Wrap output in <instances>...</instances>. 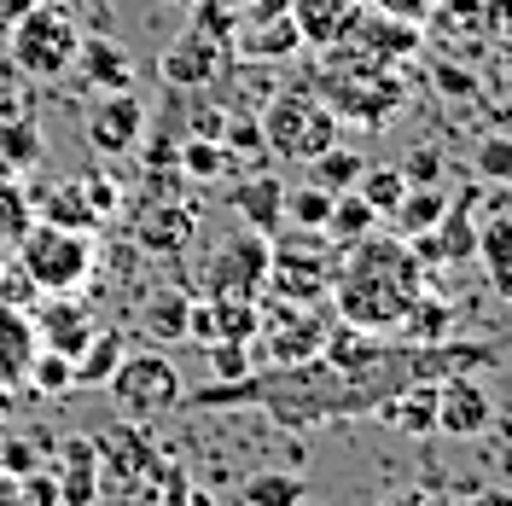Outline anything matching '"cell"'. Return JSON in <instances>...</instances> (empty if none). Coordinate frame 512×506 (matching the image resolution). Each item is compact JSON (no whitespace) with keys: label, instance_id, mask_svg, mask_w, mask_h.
<instances>
[{"label":"cell","instance_id":"obj_1","mask_svg":"<svg viewBox=\"0 0 512 506\" xmlns=\"http://www.w3.org/2000/svg\"><path fill=\"white\" fill-rule=\"evenodd\" d=\"M419 303V256H408V239H355V256L338 274V315L355 332H384Z\"/></svg>","mask_w":512,"mask_h":506},{"label":"cell","instance_id":"obj_2","mask_svg":"<svg viewBox=\"0 0 512 506\" xmlns=\"http://www.w3.org/2000/svg\"><path fill=\"white\" fill-rule=\"evenodd\" d=\"M320 59V53H315ZM408 64H350V59H320L315 94L326 99V111L338 123L361 128H390L408 105Z\"/></svg>","mask_w":512,"mask_h":506},{"label":"cell","instance_id":"obj_3","mask_svg":"<svg viewBox=\"0 0 512 506\" xmlns=\"http://www.w3.org/2000/svg\"><path fill=\"white\" fill-rule=\"evenodd\" d=\"M76 47H82V30H76V18L59 12V6H24L12 24H6V59L18 76H30V82H59L70 76V64H76Z\"/></svg>","mask_w":512,"mask_h":506},{"label":"cell","instance_id":"obj_4","mask_svg":"<svg viewBox=\"0 0 512 506\" xmlns=\"http://www.w3.org/2000/svg\"><path fill=\"white\" fill-rule=\"evenodd\" d=\"M256 128H262V152H274L286 163H309L315 152H326L338 140V117L326 111V99L315 88H280L262 105Z\"/></svg>","mask_w":512,"mask_h":506},{"label":"cell","instance_id":"obj_5","mask_svg":"<svg viewBox=\"0 0 512 506\" xmlns=\"http://www.w3.org/2000/svg\"><path fill=\"white\" fill-rule=\"evenodd\" d=\"M94 233H76V227H53V222H30L24 227V239H18V251L12 262L30 274L47 297H70V291H82L88 274H94Z\"/></svg>","mask_w":512,"mask_h":506},{"label":"cell","instance_id":"obj_6","mask_svg":"<svg viewBox=\"0 0 512 506\" xmlns=\"http://www.w3.org/2000/svg\"><path fill=\"white\" fill-rule=\"evenodd\" d=\"M105 390H111V402H117L128 419H158V413L181 408V396H187V384H181V373H175V361L158 355V349L123 355L117 373L105 379Z\"/></svg>","mask_w":512,"mask_h":506},{"label":"cell","instance_id":"obj_7","mask_svg":"<svg viewBox=\"0 0 512 506\" xmlns=\"http://www.w3.org/2000/svg\"><path fill=\"white\" fill-rule=\"evenodd\" d=\"M233 64H239L233 41H216L210 30L187 24V30H181L175 41H169V47H163L158 76L169 82V88H210V82H222Z\"/></svg>","mask_w":512,"mask_h":506},{"label":"cell","instance_id":"obj_8","mask_svg":"<svg viewBox=\"0 0 512 506\" xmlns=\"http://www.w3.org/2000/svg\"><path fill=\"white\" fill-rule=\"evenodd\" d=\"M268 256H274V239L268 233H233L216 245V262H210V291L216 297H262L268 285Z\"/></svg>","mask_w":512,"mask_h":506},{"label":"cell","instance_id":"obj_9","mask_svg":"<svg viewBox=\"0 0 512 506\" xmlns=\"http://www.w3.org/2000/svg\"><path fill=\"white\" fill-rule=\"evenodd\" d=\"M82 134H88V146H94L99 158H123V152L140 146V134H146V105L134 99V88H123V94H94Z\"/></svg>","mask_w":512,"mask_h":506},{"label":"cell","instance_id":"obj_10","mask_svg":"<svg viewBox=\"0 0 512 506\" xmlns=\"http://www.w3.org/2000/svg\"><path fill=\"white\" fill-rule=\"evenodd\" d=\"M94 448H99V466H111V472L123 477V495H140V483L163 477V466H169L158 448H152V437L134 431V425L111 431V437H94Z\"/></svg>","mask_w":512,"mask_h":506},{"label":"cell","instance_id":"obj_11","mask_svg":"<svg viewBox=\"0 0 512 506\" xmlns=\"http://www.w3.org/2000/svg\"><path fill=\"white\" fill-rule=\"evenodd\" d=\"M227 210L251 227V233H268V239H274L280 222H286V181L268 175V169H251L245 181L227 187Z\"/></svg>","mask_w":512,"mask_h":506},{"label":"cell","instance_id":"obj_12","mask_svg":"<svg viewBox=\"0 0 512 506\" xmlns=\"http://www.w3.org/2000/svg\"><path fill=\"white\" fill-rule=\"evenodd\" d=\"M70 70H76V82L88 94H123V88H134V59H128L123 41H111V35H82Z\"/></svg>","mask_w":512,"mask_h":506},{"label":"cell","instance_id":"obj_13","mask_svg":"<svg viewBox=\"0 0 512 506\" xmlns=\"http://www.w3.org/2000/svg\"><path fill=\"white\" fill-rule=\"evenodd\" d=\"M361 12H367V0H291L286 6V18L297 24L309 53H326L332 41H344Z\"/></svg>","mask_w":512,"mask_h":506},{"label":"cell","instance_id":"obj_14","mask_svg":"<svg viewBox=\"0 0 512 506\" xmlns=\"http://www.w3.org/2000/svg\"><path fill=\"white\" fill-rule=\"evenodd\" d=\"M489 390L472 379H448L437 384V431L443 437H478V431H489Z\"/></svg>","mask_w":512,"mask_h":506},{"label":"cell","instance_id":"obj_15","mask_svg":"<svg viewBox=\"0 0 512 506\" xmlns=\"http://www.w3.org/2000/svg\"><path fill=\"white\" fill-rule=\"evenodd\" d=\"M59 501L64 506H94L99 489H105V477H99V448L94 437H64L59 448Z\"/></svg>","mask_w":512,"mask_h":506},{"label":"cell","instance_id":"obj_16","mask_svg":"<svg viewBox=\"0 0 512 506\" xmlns=\"http://www.w3.org/2000/svg\"><path fill=\"white\" fill-rule=\"evenodd\" d=\"M233 53H239V59L280 64V59H291V53H303V35H297V24H291L286 12H280V18H239Z\"/></svg>","mask_w":512,"mask_h":506},{"label":"cell","instance_id":"obj_17","mask_svg":"<svg viewBox=\"0 0 512 506\" xmlns=\"http://www.w3.org/2000/svg\"><path fill=\"white\" fill-rule=\"evenodd\" d=\"M99 326L88 320V303H70V297H59V303H47L41 309V349H59V355H82V344L94 338Z\"/></svg>","mask_w":512,"mask_h":506},{"label":"cell","instance_id":"obj_18","mask_svg":"<svg viewBox=\"0 0 512 506\" xmlns=\"http://www.w3.org/2000/svg\"><path fill=\"white\" fill-rule=\"evenodd\" d=\"M41 222H53V227H76V233H99V216L94 204H88V192H82V181H64V187H41L35 192V204H30Z\"/></svg>","mask_w":512,"mask_h":506},{"label":"cell","instance_id":"obj_19","mask_svg":"<svg viewBox=\"0 0 512 506\" xmlns=\"http://www.w3.org/2000/svg\"><path fill=\"white\" fill-rule=\"evenodd\" d=\"M192 227H198L192 204H146V210H140V245L175 256L192 239Z\"/></svg>","mask_w":512,"mask_h":506},{"label":"cell","instance_id":"obj_20","mask_svg":"<svg viewBox=\"0 0 512 506\" xmlns=\"http://www.w3.org/2000/svg\"><path fill=\"white\" fill-rule=\"evenodd\" d=\"M117 361H123V332L117 326H99L94 338L82 344V355L70 361L76 367V390H105V379L117 373Z\"/></svg>","mask_w":512,"mask_h":506},{"label":"cell","instance_id":"obj_21","mask_svg":"<svg viewBox=\"0 0 512 506\" xmlns=\"http://www.w3.org/2000/svg\"><path fill=\"white\" fill-rule=\"evenodd\" d=\"M443 210H448V192L443 187H408V192H402V204H396L384 222H396L402 239H419V233H431V227L443 222Z\"/></svg>","mask_w":512,"mask_h":506},{"label":"cell","instance_id":"obj_22","mask_svg":"<svg viewBox=\"0 0 512 506\" xmlns=\"http://www.w3.org/2000/svg\"><path fill=\"white\" fill-rule=\"evenodd\" d=\"M41 163V128L30 111H6L0 117V169H35Z\"/></svg>","mask_w":512,"mask_h":506},{"label":"cell","instance_id":"obj_23","mask_svg":"<svg viewBox=\"0 0 512 506\" xmlns=\"http://www.w3.org/2000/svg\"><path fill=\"white\" fill-rule=\"evenodd\" d=\"M466 210H472V198L448 204L443 222L431 227V233H437V239H431V245H437V262H466V256H478V227H472Z\"/></svg>","mask_w":512,"mask_h":506},{"label":"cell","instance_id":"obj_24","mask_svg":"<svg viewBox=\"0 0 512 506\" xmlns=\"http://www.w3.org/2000/svg\"><path fill=\"white\" fill-rule=\"evenodd\" d=\"M210 326H216V338L256 344V332H262V309H256V297H210ZM216 338H210V344H216Z\"/></svg>","mask_w":512,"mask_h":506},{"label":"cell","instance_id":"obj_25","mask_svg":"<svg viewBox=\"0 0 512 506\" xmlns=\"http://www.w3.org/2000/svg\"><path fill=\"white\" fill-rule=\"evenodd\" d=\"M187 315H192V297H181V291H158V297H146L140 326H146L158 344H181V338H187Z\"/></svg>","mask_w":512,"mask_h":506},{"label":"cell","instance_id":"obj_26","mask_svg":"<svg viewBox=\"0 0 512 506\" xmlns=\"http://www.w3.org/2000/svg\"><path fill=\"white\" fill-rule=\"evenodd\" d=\"M361 169H367V158L332 140L326 152H315V158H309V181H315V187H326V192H350L355 181H361Z\"/></svg>","mask_w":512,"mask_h":506},{"label":"cell","instance_id":"obj_27","mask_svg":"<svg viewBox=\"0 0 512 506\" xmlns=\"http://www.w3.org/2000/svg\"><path fill=\"white\" fill-rule=\"evenodd\" d=\"M373 227H379V216H373V204H367V198H361L355 187L332 198V216H326V233H332L338 245H355V239H367Z\"/></svg>","mask_w":512,"mask_h":506},{"label":"cell","instance_id":"obj_28","mask_svg":"<svg viewBox=\"0 0 512 506\" xmlns=\"http://www.w3.org/2000/svg\"><path fill=\"white\" fill-rule=\"evenodd\" d=\"M227 163H239V158L227 152L222 140H204V134H192L187 146L175 152V169H181L187 181H222V175H227Z\"/></svg>","mask_w":512,"mask_h":506},{"label":"cell","instance_id":"obj_29","mask_svg":"<svg viewBox=\"0 0 512 506\" xmlns=\"http://www.w3.org/2000/svg\"><path fill=\"white\" fill-rule=\"evenodd\" d=\"M332 198H338V192L315 187V181L291 187V192H286V222L297 227V233H326V216H332Z\"/></svg>","mask_w":512,"mask_h":506},{"label":"cell","instance_id":"obj_30","mask_svg":"<svg viewBox=\"0 0 512 506\" xmlns=\"http://www.w3.org/2000/svg\"><path fill=\"white\" fill-rule=\"evenodd\" d=\"M355 192H361V198L373 204V216L384 222V216H390V210L402 204L408 181H402V169H396V163H367V169H361V181H355Z\"/></svg>","mask_w":512,"mask_h":506},{"label":"cell","instance_id":"obj_31","mask_svg":"<svg viewBox=\"0 0 512 506\" xmlns=\"http://www.w3.org/2000/svg\"><path fill=\"white\" fill-rule=\"evenodd\" d=\"M309 501V483L297 472H256L245 483V506H303Z\"/></svg>","mask_w":512,"mask_h":506},{"label":"cell","instance_id":"obj_32","mask_svg":"<svg viewBox=\"0 0 512 506\" xmlns=\"http://www.w3.org/2000/svg\"><path fill=\"white\" fill-rule=\"evenodd\" d=\"M431 88H437L448 105H472V99L483 94V76L466 59H448V53H443V59L431 64Z\"/></svg>","mask_w":512,"mask_h":506},{"label":"cell","instance_id":"obj_33","mask_svg":"<svg viewBox=\"0 0 512 506\" xmlns=\"http://www.w3.org/2000/svg\"><path fill=\"white\" fill-rule=\"evenodd\" d=\"M384 419H390V425H402V431H437V384L408 390L402 402H390V408H384Z\"/></svg>","mask_w":512,"mask_h":506},{"label":"cell","instance_id":"obj_34","mask_svg":"<svg viewBox=\"0 0 512 506\" xmlns=\"http://www.w3.org/2000/svg\"><path fill=\"white\" fill-rule=\"evenodd\" d=\"M24 373H30V384L41 390V396H64V390H76V367H70V355H59V349H35Z\"/></svg>","mask_w":512,"mask_h":506},{"label":"cell","instance_id":"obj_35","mask_svg":"<svg viewBox=\"0 0 512 506\" xmlns=\"http://www.w3.org/2000/svg\"><path fill=\"white\" fill-rule=\"evenodd\" d=\"M472 169L489 187H512V134H483L478 152H472Z\"/></svg>","mask_w":512,"mask_h":506},{"label":"cell","instance_id":"obj_36","mask_svg":"<svg viewBox=\"0 0 512 506\" xmlns=\"http://www.w3.org/2000/svg\"><path fill=\"white\" fill-rule=\"evenodd\" d=\"M24 227H30V198L12 187V181H0V262L18 251Z\"/></svg>","mask_w":512,"mask_h":506},{"label":"cell","instance_id":"obj_37","mask_svg":"<svg viewBox=\"0 0 512 506\" xmlns=\"http://www.w3.org/2000/svg\"><path fill=\"white\" fill-rule=\"evenodd\" d=\"M204 361H210V379H251V344H233V338H216V344H204Z\"/></svg>","mask_w":512,"mask_h":506},{"label":"cell","instance_id":"obj_38","mask_svg":"<svg viewBox=\"0 0 512 506\" xmlns=\"http://www.w3.org/2000/svg\"><path fill=\"white\" fill-rule=\"evenodd\" d=\"M478 262H483V268L512 262V210H495V216L478 227Z\"/></svg>","mask_w":512,"mask_h":506},{"label":"cell","instance_id":"obj_39","mask_svg":"<svg viewBox=\"0 0 512 506\" xmlns=\"http://www.w3.org/2000/svg\"><path fill=\"white\" fill-rule=\"evenodd\" d=\"M396 169H402L408 187H443V152H437V146H414Z\"/></svg>","mask_w":512,"mask_h":506},{"label":"cell","instance_id":"obj_40","mask_svg":"<svg viewBox=\"0 0 512 506\" xmlns=\"http://www.w3.org/2000/svg\"><path fill=\"white\" fill-rule=\"evenodd\" d=\"M35 297H41V285H35L30 274H24V268H18V262H12V268H6V274H0V303H6V309H18V315H24V309H35Z\"/></svg>","mask_w":512,"mask_h":506},{"label":"cell","instance_id":"obj_41","mask_svg":"<svg viewBox=\"0 0 512 506\" xmlns=\"http://www.w3.org/2000/svg\"><path fill=\"white\" fill-rule=\"evenodd\" d=\"M18 495H24V506H64L59 501V477H53V472H35V466L18 477Z\"/></svg>","mask_w":512,"mask_h":506},{"label":"cell","instance_id":"obj_42","mask_svg":"<svg viewBox=\"0 0 512 506\" xmlns=\"http://www.w3.org/2000/svg\"><path fill=\"white\" fill-rule=\"evenodd\" d=\"M163 489H169V495H163L158 506H216L204 489H192L187 472H175V466H163Z\"/></svg>","mask_w":512,"mask_h":506},{"label":"cell","instance_id":"obj_43","mask_svg":"<svg viewBox=\"0 0 512 506\" xmlns=\"http://www.w3.org/2000/svg\"><path fill=\"white\" fill-rule=\"evenodd\" d=\"M82 192H88V204H94L99 216L117 210V181H111L105 169H88V175H82Z\"/></svg>","mask_w":512,"mask_h":506},{"label":"cell","instance_id":"obj_44","mask_svg":"<svg viewBox=\"0 0 512 506\" xmlns=\"http://www.w3.org/2000/svg\"><path fill=\"white\" fill-rule=\"evenodd\" d=\"M367 6H379L390 18H408V24H425V12H431L437 0H367Z\"/></svg>","mask_w":512,"mask_h":506},{"label":"cell","instance_id":"obj_45","mask_svg":"<svg viewBox=\"0 0 512 506\" xmlns=\"http://www.w3.org/2000/svg\"><path fill=\"white\" fill-rule=\"evenodd\" d=\"M483 24H489V41L512 35V0H483Z\"/></svg>","mask_w":512,"mask_h":506},{"label":"cell","instance_id":"obj_46","mask_svg":"<svg viewBox=\"0 0 512 506\" xmlns=\"http://www.w3.org/2000/svg\"><path fill=\"white\" fill-rule=\"evenodd\" d=\"M408 326H414V332H443V320H448V309L443 303H437V309H414V303H408Z\"/></svg>","mask_w":512,"mask_h":506},{"label":"cell","instance_id":"obj_47","mask_svg":"<svg viewBox=\"0 0 512 506\" xmlns=\"http://www.w3.org/2000/svg\"><path fill=\"white\" fill-rule=\"evenodd\" d=\"M222 128H227V111L216 105V111H198L192 117V134H204V140H222Z\"/></svg>","mask_w":512,"mask_h":506},{"label":"cell","instance_id":"obj_48","mask_svg":"<svg viewBox=\"0 0 512 506\" xmlns=\"http://www.w3.org/2000/svg\"><path fill=\"white\" fill-rule=\"evenodd\" d=\"M454 506H512L507 489H472V495H460Z\"/></svg>","mask_w":512,"mask_h":506},{"label":"cell","instance_id":"obj_49","mask_svg":"<svg viewBox=\"0 0 512 506\" xmlns=\"http://www.w3.org/2000/svg\"><path fill=\"white\" fill-rule=\"evenodd\" d=\"M489 285H495V297H501V303H512V262L489 268Z\"/></svg>","mask_w":512,"mask_h":506},{"label":"cell","instance_id":"obj_50","mask_svg":"<svg viewBox=\"0 0 512 506\" xmlns=\"http://www.w3.org/2000/svg\"><path fill=\"white\" fill-rule=\"evenodd\" d=\"M379 506H431L419 489H408V495H390V501H379Z\"/></svg>","mask_w":512,"mask_h":506},{"label":"cell","instance_id":"obj_51","mask_svg":"<svg viewBox=\"0 0 512 506\" xmlns=\"http://www.w3.org/2000/svg\"><path fill=\"white\" fill-rule=\"evenodd\" d=\"M495 53H501V64L512 70V35H501V41H495Z\"/></svg>","mask_w":512,"mask_h":506},{"label":"cell","instance_id":"obj_52","mask_svg":"<svg viewBox=\"0 0 512 506\" xmlns=\"http://www.w3.org/2000/svg\"><path fill=\"white\" fill-rule=\"evenodd\" d=\"M6 111H18V105H12V94H6V88H0V117H6Z\"/></svg>","mask_w":512,"mask_h":506},{"label":"cell","instance_id":"obj_53","mask_svg":"<svg viewBox=\"0 0 512 506\" xmlns=\"http://www.w3.org/2000/svg\"><path fill=\"white\" fill-rule=\"evenodd\" d=\"M6 413H12V396H6V390H0V419H6Z\"/></svg>","mask_w":512,"mask_h":506},{"label":"cell","instance_id":"obj_54","mask_svg":"<svg viewBox=\"0 0 512 506\" xmlns=\"http://www.w3.org/2000/svg\"><path fill=\"white\" fill-rule=\"evenodd\" d=\"M169 6H181V12H192V6H198V0H169Z\"/></svg>","mask_w":512,"mask_h":506},{"label":"cell","instance_id":"obj_55","mask_svg":"<svg viewBox=\"0 0 512 506\" xmlns=\"http://www.w3.org/2000/svg\"><path fill=\"white\" fill-rule=\"evenodd\" d=\"M227 6H239V12H245V6H251V0H227Z\"/></svg>","mask_w":512,"mask_h":506}]
</instances>
